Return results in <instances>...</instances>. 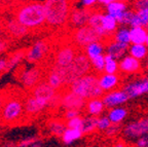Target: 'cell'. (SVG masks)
I'll list each match as a JSON object with an SVG mask.
<instances>
[{
  "label": "cell",
  "mask_w": 148,
  "mask_h": 147,
  "mask_svg": "<svg viewBox=\"0 0 148 147\" xmlns=\"http://www.w3.org/2000/svg\"><path fill=\"white\" fill-rule=\"evenodd\" d=\"M55 70L60 74L63 84L70 85L73 81L86 75L90 70V61L84 54H77L74 61L66 67H60L56 65Z\"/></svg>",
  "instance_id": "1"
},
{
  "label": "cell",
  "mask_w": 148,
  "mask_h": 147,
  "mask_svg": "<svg viewBox=\"0 0 148 147\" xmlns=\"http://www.w3.org/2000/svg\"><path fill=\"white\" fill-rule=\"evenodd\" d=\"M69 91L83 99H99L104 96V91L99 84V78L95 75H84L69 85Z\"/></svg>",
  "instance_id": "2"
},
{
  "label": "cell",
  "mask_w": 148,
  "mask_h": 147,
  "mask_svg": "<svg viewBox=\"0 0 148 147\" xmlns=\"http://www.w3.org/2000/svg\"><path fill=\"white\" fill-rule=\"evenodd\" d=\"M16 20L28 29L41 26L46 21L43 3L33 2L24 5L16 14Z\"/></svg>",
  "instance_id": "3"
},
{
  "label": "cell",
  "mask_w": 148,
  "mask_h": 147,
  "mask_svg": "<svg viewBox=\"0 0 148 147\" xmlns=\"http://www.w3.org/2000/svg\"><path fill=\"white\" fill-rule=\"evenodd\" d=\"M46 22L51 26H62L70 16V6L68 0H45Z\"/></svg>",
  "instance_id": "4"
},
{
  "label": "cell",
  "mask_w": 148,
  "mask_h": 147,
  "mask_svg": "<svg viewBox=\"0 0 148 147\" xmlns=\"http://www.w3.org/2000/svg\"><path fill=\"white\" fill-rule=\"evenodd\" d=\"M123 135L127 140H135L141 138L148 134V117H143L138 120H134L123 128Z\"/></svg>",
  "instance_id": "5"
},
{
  "label": "cell",
  "mask_w": 148,
  "mask_h": 147,
  "mask_svg": "<svg viewBox=\"0 0 148 147\" xmlns=\"http://www.w3.org/2000/svg\"><path fill=\"white\" fill-rule=\"evenodd\" d=\"M24 104L18 99H10L5 102L1 110V120L4 122H14L23 115Z\"/></svg>",
  "instance_id": "6"
},
{
  "label": "cell",
  "mask_w": 148,
  "mask_h": 147,
  "mask_svg": "<svg viewBox=\"0 0 148 147\" xmlns=\"http://www.w3.org/2000/svg\"><path fill=\"white\" fill-rule=\"evenodd\" d=\"M74 41L79 46H88V44L94 43V42H102V38L97 31L94 30L90 26H84L76 29L74 33Z\"/></svg>",
  "instance_id": "7"
},
{
  "label": "cell",
  "mask_w": 148,
  "mask_h": 147,
  "mask_svg": "<svg viewBox=\"0 0 148 147\" xmlns=\"http://www.w3.org/2000/svg\"><path fill=\"white\" fill-rule=\"evenodd\" d=\"M123 92L127 95L129 99H135L139 96L148 94V77L139 78L127 83L123 87Z\"/></svg>",
  "instance_id": "8"
},
{
  "label": "cell",
  "mask_w": 148,
  "mask_h": 147,
  "mask_svg": "<svg viewBox=\"0 0 148 147\" xmlns=\"http://www.w3.org/2000/svg\"><path fill=\"white\" fill-rule=\"evenodd\" d=\"M129 97L123 92V90L118 91H111L108 92L102 97V101L104 103L105 107L107 108H115L116 106L123 105L127 101Z\"/></svg>",
  "instance_id": "9"
},
{
  "label": "cell",
  "mask_w": 148,
  "mask_h": 147,
  "mask_svg": "<svg viewBox=\"0 0 148 147\" xmlns=\"http://www.w3.org/2000/svg\"><path fill=\"white\" fill-rule=\"evenodd\" d=\"M61 103H62L63 107L67 110L72 109V110L80 111L86 105V100L69 91L61 98Z\"/></svg>",
  "instance_id": "10"
},
{
  "label": "cell",
  "mask_w": 148,
  "mask_h": 147,
  "mask_svg": "<svg viewBox=\"0 0 148 147\" xmlns=\"http://www.w3.org/2000/svg\"><path fill=\"white\" fill-rule=\"evenodd\" d=\"M32 96L41 100L49 105L51 102L55 100L56 96V90L53 87L49 84V82H42L37 84L35 87L34 91L32 93Z\"/></svg>",
  "instance_id": "11"
},
{
  "label": "cell",
  "mask_w": 148,
  "mask_h": 147,
  "mask_svg": "<svg viewBox=\"0 0 148 147\" xmlns=\"http://www.w3.org/2000/svg\"><path fill=\"white\" fill-rule=\"evenodd\" d=\"M76 56V49L73 46H63L56 55V65L60 67L68 66L73 62Z\"/></svg>",
  "instance_id": "12"
},
{
  "label": "cell",
  "mask_w": 148,
  "mask_h": 147,
  "mask_svg": "<svg viewBox=\"0 0 148 147\" xmlns=\"http://www.w3.org/2000/svg\"><path fill=\"white\" fill-rule=\"evenodd\" d=\"M92 12L88 9H76L70 14V22L75 28H81L88 25V21Z\"/></svg>",
  "instance_id": "13"
},
{
  "label": "cell",
  "mask_w": 148,
  "mask_h": 147,
  "mask_svg": "<svg viewBox=\"0 0 148 147\" xmlns=\"http://www.w3.org/2000/svg\"><path fill=\"white\" fill-rule=\"evenodd\" d=\"M47 44L44 41H37L32 47L30 48V51L28 52L26 55V59L30 63H35L40 61L43 58V56L47 52Z\"/></svg>",
  "instance_id": "14"
},
{
  "label": "cell",
  "mask_w": 148,
  "mask_h": 147,
  "mask_svg": "<svg viewBox=\"0 0 148 147\" xmlns=\"http://www.w3.org/2000/svg\"><path fill=\"white\" fill-rule=\"evenodd\" d=\"M130 45L118 41H111L106 46V55H109L115 60H119L125 57V53L129 51Z\"/></svg>",
  "instance_id": "15"
},
{
  "label": "cell",
  "mask_w": 148,
  "mask_h": 147,
  "mask_svg": "<svg viewBox=\"0 0 148 147\" xmlns=\"http://www.w3.org/2000/svg\"><path fill=\"white\" fill-rule=\"evenodd\" d=\"M141 68L140 61L132 56H125L119 62V70L125 73H135Z\"/></svg>",
  "instance_id": "16"
},
{
  "label": "cell",
  "mask_w": 148,
  "mask_h": 147,
  "mask_svg": "<svg viewBox=\"0 0 148 147\" xmlns=\"http://www.w3.org/2000/svg\"><path fill=\"white\" fill-rule=\"evenodd\" d=\"M102 16H103V14H101V12H92L90 18V21H88V26L97 31L98 34L101 36L102 42H103V40L108 39L110 35L104 30V28L102 26Z\"/></svg>",
  "instance_id": "17"
},
{
  "label": "cell",
  "mask_w": 148,
  "mask_h": 147,
  "mask_svg": "<svg viewBox=\"0 0 148 147\" xmlns=\"http://www.w3.org/2000/svg\"><path fill=\"white\" fill-rule=\"evenodd\" d=\"M40 76H41L40 69L37 67H34V68H31L28 71L24 72L23 76H22V82L27 87H35L40 80Z\"/></svg>",
  "instance_id": "18"
},
{
  "label": "cell",
  "mask_w": 148,
  "mask_h": 147,
  "mask_svg": "<svg viewBox=\"0 0 148 147\" xmlns=\"http://www.w3.org/2000/svg\"><path fill=\"white\" fill-rule=\"evenodd\" d=\"M118 82H119V78L116 74L105 73L99 78V84L104 92H111V90L117 87Z\"/></svg>",
  "instance_id": "19"
},
{
  "label": "cell",
  "mask_w": 148,
  "mask_h": 147,
  "mask_svg": "<svg viewBox=\"0 0 148 147\" xmlns=\"http://www.w3.org/2000/svg\"><path fill=\"white\" fill-rule=\"evenodd\" d=\"M47 105H49V104L45 103V102L31 96L26 100L25 111L28 114H35V113L40 112L41 110H43Z\"/></svg>",
  "instance_id": "20"
},
{
  "label": "cell",
  "mask_w": 148,
  "mask_h": 147,
  "mask_svg": "<svg viewBox=\"0 0 148 147\" xmlns=\"http://www.w3.org/2000/svg\"><path fill=\"white\" fill-rule=\"evenodd\" d=\"M132 44H145L148 33L144 27H135L130 29Z\"/></svg>",
  "instance_id": "21"
},
{
  "label": "cell",
  "mask_w": 148,
  "mask_h": 147,
  "mask_svg": "<svg viewBox=\"0 0 148 147\" xmlns=\"http://www.w3.org/2000/svg\"><path fill=\"white\" fill-rule=\"evenodd\" d=\"M86 111L92 116H99L105 108L103 101L100 99H92L86 102Z\"/></svg>",
  "instance_id": "22"
},
{
  "label": "cell",
  "mask_w": 148,
  "mask_h": 147,
  "mask_svg": "<svg viewBox=\"0 0 148 147\" xmlns=\"http://www.w3.org/2000/svg\"><path fill=\"white\" fill-rule=\"evenodd\" d=\"M7 29H8V32L14 37H22L28 32V28L22 25L18 20L9 21L7 24Z\"/></svg>",
  "instance_id": "23"
},
{
  "label": "cell",
  "mask_w": 148,
  "mask_h": 147,
  "mask_svg": "<svg viewBox=\"0 0 148 147\" xmlns=\"http://www.w3.org/2000/svg\"><path fill=\"white\" fill-rule=\"evenodd\" d=\"M107 116L112 124H120L127 116V111L123 107H115V108H111L109 110Z\"/></svg>",
  "instance_id": "24"
},
{
  "label": "cell",
  "mask_w": 148,
  "mask_h": 147,
  "mask_svg": "<svg viewBox=\"0 0 148 147\" xmlns=\"http://www.w3.org/2000/svg\"><path fill=\"white\" fill-rule=\"evenodd\" d=\"M98 118L97 116H86V117H82V126H81V130L80 131L84 134H90L95 132L96 130H98Z\"/></svg>",
  "instance_id": "25"
},
{
  "label": "cell",
  "mask_w": 148,
  "mask_h": 147,
  "mask_svg": "<svg viewBox=\"0 0 148 147\" xmlns=\"http://www.w3.org/2000/svg\"><path fill=\"white\" fill-rule=\"evenodd\" d=\"M117 20L114 18L113 16H111L109 14H105L102 16V26L104 28V30L111 35L113 32H115L117 29Z\"/></svg>",
  "instance_id": "26"
},
{
  "label": "cell",
  "mask_w": 148,
  "mask_h": 147,
  "mask_svg": "<svg viewBox=\"0 0 148 147\" xmlns=\"http://www.w3.org/2000/svg\"><path fill=\"white\" fill-rule=\"evenodd\" d=\"M103 51H104V43L101 41L90 43L86 47V54L90 60L95 59L100 55H103Z\"/></svg>",
  "instance_id": "27"
},
{
  "label": "cell",
  "mask_w": 148,
  "mask_h": 147,
  "mask_svg": "<svg viewBox=\"0 0 148 147\" xmlns=\"http://www.w3.org/2000/svg\"><path fill=\"white\" fill-rule=\"evenodd\" d=\"M130 56L134 57L137 60H142L147 56L148 48L145 44H132L129 48Z\"/></svg>",
  "instance_id": "28"
},
{
  "label": "cell",
  "mask_w": 148,
  "mask_h": 147,
  "mask_svg": "<svg viewBox=\"0 0 148 147\" xmlns=\"http://www.w3.org/2000/svg\"><path fill=\"white\" fill-rule=\"evenodd\" d=\"M83 136V133L80 130H74V129H67L64 135L62 136V140L66 144H71L75 141L79 140Z\"/></svg>",
  "instance_id": "29"
},
{
  "label": "cell",
  "mask_w": 148,
  "mask_h": 147,
  "mask_svg": "<svg viewBox=\"0 0 148 147\" xmlns=\"http://www.w3.org/2000/svg\"><path fill=\"white\" fill-rule=\"evenodd\" d=\"M107 14L113 16L114 18H116L117 16H119L121 12L127 10V4L123 1H115L113 3H110L106 6Z\"/></svg>",
  "instance_id": "30"
},
{
  "label": "cell",
  "mask_w": 148,
  "mask_h": 147,
  "mask_svg": "<svg viewBox=\"0 0 148 147\" xmlns=\"http://www.w3.org/2000/svg\"><path fill=\"white\" fill-rule=\"evenodd\" d=\"M119 69V63L117 60L113 59L109 55L105 56V73L107 74H116L117 70Z\"/></svg>",
  "instance_id": "31"
},
{
  "label": "cell",
  "mask_w": 148,
  "mask_h": 147,
  "mask_svg": "<svg viewBox=\"0 0 148 147\" xmlns=\"http://www.w3.org/2000/svg\"><path fill=\"white\" fill-rule=\"evenodd\" d=\"M115 41L121 42V43L130 44L131 43V34H130V29L125 27H123L116 31L114 35Z\"/></svg>",
  "instance_id": "32"
},
{
  "label": "cell",
  "mask_w": 148,
  "mask_h": 147,
  "mask_svg": "<svg viewBox=\"0 0 148 147\" xmlns=\"http://www.w3.org/2000/svg\"><path fill=\"white\" fill-rule=\"evenodd\" d=\"M47 82H49V84L51 85V87H53L55 90H58V89L61 87V85H63L62 78H61L60 74L55 70V68H53L51 71L49 72Z\"/></svg>",
  "instance_id": "33"
},
{
  "label": "cell",
  "mask_w": 148,
  "mask_h": 147,
  "mask_svg": "<svg viewBox=\"0 0 148 147\" xmlns=\"http://www.w3.org/2000/svg\"><path fill=\"white\" fill-rule=\"evenodd\" d=\"M67 129V124H63L61 122H53L49 124V131H51V133L53 134L55 136H58V137H62Z\"/></svg>",
  "instance_id": "34"
},
{
  "label": "cell",
  "mask_w": 148,
  "mask_h": 147,
  "mask_svg": "<svg viewBox=\"0 0 148 147\" xmlns=\"http://www.w3.org/2000/svg\"><path fill=\"white\" fill-rule=\"evenodd\" d=\"M135 14V12H132V10H125V12H121L119 16H116V20H117L118 24L120 25H123V26H127L131 24L132 22V19Z\"/></svg>",
  "instance_id": "35"
},
{
  "label": "cell",
  "mask_w": 148,
  "mask_h": 147,
  "mask_svg": "<svg viewBox=\"0 0 148 147\" xmlns=\"http://www.w3.org/2000/svg\"><path fill=\"white\" fill-rule=\"evenodd\" d=\"M92 64L95 68V70L97 71H104L105 69V56L104 55H100L98 57H96L95 59H92Z\"/></svg>",
  "instance_id": "36"
},
{
  "label": "cell",
  "mask_w": 148,
  "mask_h": 147,
  "mask_svg": "<svg viewBox=\"0 0 148 147\" xmlns=\"http://www.w3.org/2000/svg\"><path fill=\"white\" fill-rule=\"evenodd\" d=\"M67 128L68 129H74V130H81L82 126V117L76 116L73 117L71 120H67Z\"/></svg>",
  "instance_id": "37"
},
{
  "label": "cell",
  "mask_w": 148,
  "mask_h": 147,
  "mask_svg": "<svg viewBox=\"0 0 148 147\" xmlns=\"http://www.w3.org/2000/svg\"><path fill=\"white\" fill-rule=\"evenodd\" d=\"M123 126L120 124H112L108 128V130L105 131V134H106L107 137H114L117 134H119L120 132H123Z\"/></svg>",
  "instance_id": "38"
},
{
  "label": "cell",
  "mask_w": 148,
  "mask_h": 147,
  "mask_svg": "<svg viewBox=\"0 0 148 147\" xmlns=\"http://www.w3.org/2000/svg\"><path fill=\"white\" fill-rule=\"evenodd\" d=\"M112 124L108 116H101L98 118V130L99 131H107L109 126Z\"/></svg>",
  "instance_id": "39"
},
{
  "label": "cell",
  "mask_w": 148,
  "mask_h": 147,
  "mask_svg": "<svg viewBox=\"0 0 148 147\" xmlns=\"http://www.w3.org/2000/svg\"><path fill=\"white\" fill-rule=\"evenodd\" d=\"M137 14L139 16L140 20H141L143 27H148V7L147 8L137 10Z\"/></svg>",
  "instance_id": "40"
},
{
  "label": "cell",
  "mask_w": 148,
  "mask_h": 147,
  "mask_svg": "<svg viewBox=\"0 0 148 147\" xmlns=\"http://www.w3.org/2000/svg\"><path fill=\"white\" fill-rule=\"evenodd\" d=\"M23 57H24L23 53H18V54H16V55H14L9 61H7V70L12 69V67L16 66V65L18 63V61L21 60Z\"/></svg>",
  "instance_id": "41"
},
{
  "label": "cell",
  "mask_w": 148,
  "mask_h": 147,
  "mask_svg": "<svg viewBox=\"0 0 148 147\" xmlns=\"http://www.w3.org/2000/svg\"><path fill=\"white\" fill-rule=\"evenodd\" d=\"M135 146L136 147H148V134L142 136L141 138L137 139L135 141Z\"/></svg>",
  "instance_id": "42"
},
{
  "label": "cell",
  "mask_w": 148,
  "mask_h": 147,
  "mask_svg": "<svg viewBox=\"0 0 148 147\" xmlns=\"http://www.w3.org/2000/svg\"><path fill=\"white\" fill-rule=\"evenodd\" d=\"M134 7H135L136 10L147 8L148 7V0H136V2H135V4H134Z\"/></svg>",
  "instance_id": "43"
},
{
  "label": "cell",
  "mask_w": 148,
  "mask_h": 147,
  "mask_svg": "<svg viewBox=\"0 0 148 147\" xmlns=\"http://www.w3.org/2000/svg\"><path fill=\"white\" fill-rule=\"evenodd\" d=\"M130 26L132 28H135V27H143V25H142V22L141 20H140V18H139V16L137 14V12H135L134 16H133L132 19V22H131V24H130Z\"/></svg>",
  "instance_id": "44"
},
{
  "label": "cell",
  "mask_w": 148,
  "mask_h": 147,
  "mask_svg": "<svg viewBox=\"0 0 148 147\" xmlns=\"http://www.w3.org/2000/svg\"><path fill=\"white\" fill-rule=\"evenodd\" d=\"M79 116V111L78 110H72V109H69V110H66L65 112V118L67 120H71L73 117Z\"/></svg>",
  "instance_id": "45"
},
{
  "label": "cell",
  "mask_w": 148,
  "mask_h": 147,
  "mask_svg": "<svg viewBox=\"0 0 148 147\" xmlns=\"http://www.w3.org/2000/svg\"><path fill=\"white\" fill-rule=\"evenodd\" d=\"M35 142H37V139L32 138V139H27V140H24L22 141L20 144H18V147H29V146H32Z\"/></svg>",
  "instance_id": "46"
},
{
  "label": "cell",
  "mask_w": 148,
  "mask_h": 147,
  "mask_svg": "<svg viewBox=\"0 0 148 147\" xmlns=\"http://www.w3.org/2000/svg\"><path fill=\"white\" fill-rule=\"evenodd\" d=\"M7 70V61L4 59H0V72Z\"/></svg>",
  "instance_id": "47"
},
{
  "label": "cell",
  "mask_w": 148,
  "mask_h": 147,
  "mask_svg": "<svg viewBox=\"0 0 148 147\" xmlns=\"http://www.w3.org/2000/svg\"><path fill=\"white\" fill-rule=\"evenodd\" d=\"M97 1H99V0H81V2H82V4L84 5V6H92V5L95 4Z\"/></svg>",
  "instance_id": "48"
},
{
  "label": "cell",
  "mask_w": 148,
  "mask_h": 147,
  "mask_svg": "<svg viewBox=\"0 0 148 147\" xmlns=\"http://www.w3.org/2000/svg\"><path fill=\"white\" fill-rule=\"evenodd\" d=\"M115 1H120V0H99V2L101 3V4H104V5H108L110 4V3H113L115 2Z\"/></svg>",
  "instance_id": "49"
},
{
  "label": "cell",
  "mask_w": 148,
  "mask_h": 147,
  "mask_svg": "<svg viewBox=\"0 0 148 147\" xmlns=\"http://www.w3.org/2000/svg\"><path fill=\"white\" fill-rule=\"evenodd\" d=\"M5 47H6V46H5L4 42H3V41H0V53H2V52L5 49Z\"/></svg>",
  "instance_id": "50"
},
{
  "label": "cell",
  "mask_w": 148,
  "mask_h": 147,
  "mask_svg": "<svg viewBox=\"0 0 148 147\" xmlns=\"http://www.w3.org/2000/svg\"><path fill=\"white\" fill-rule=\"evenodd\" d=\"M3 105H4V103H3L2 97L0 96V114H1V110H2V107H3Z\"/></svg>",
  "instance_id": "51"
},
{
  "label": "cell",
  "mask_w": 148,
  "mask_h": 147,
  "mask_svg": "<svg viewBox=\"0 0 148 147\" xmlns=\"http://www.w3.org/2000/svg\"><path fill=\"white\" fill-rule=\"evenodd\" d=\"M113 147H125V143H123V142H118V143H116Z\"/></svg>",
  "instance_id": "52"
},
{
  "label": "cell",
  "mask_w": 148,
  "mask_h": 147,
  "mask_svg": "<svg viewBox=\"0 0 148 147\" xmlns=\"http://www.w3.org/2000/svg\"><path fill=\"white\" fill-rule=\"evenodd\" d=\"M145 45L148 47V35H147V37H146V41H145Z\"/></svg>",
  "instance_id": "53"
},
{
  "label": "cell",
  "mask_w": 148,
  "mask_h": 147,
  "mask_svg": "<svg viewBox=\"0 0 148 147\" xmlns=\"http://www.w3.org/2000/svg\"><path fill=\"white\" fill-rule=\"evenodd\" d=\"M146 68L148 69V59H147V62H146Z\"/></svg>",
  "instance_id": "54"
},
{
  "label": "cell",
  "mask_w": 148,
  "mask_h": 147,
  "mask_svg": "<svg viewBox=\"0 0 148 147\" xmlns=\"http://www.w3.org/2000/svg\"><path fill=\"white\" fill-rule=\"evenodd\" d=\"M147 29H148V27H147Z\"/></svg>",
  "instance_id": "55"
},
{
  "label": "cell",
  "mask_w": 148,
  "mask_h": 147,
  "mask_svg": "<svg viewBox=\"0 0 148 147\" xmlns=\"http://www.w3.org/2000/svg\"><path fill=\"white\" fill-rule=\"evenodd\" d=\"M0 1H1V0H0Z\"/></svg>",
  "instance_id": "56"
}]
</instances>
